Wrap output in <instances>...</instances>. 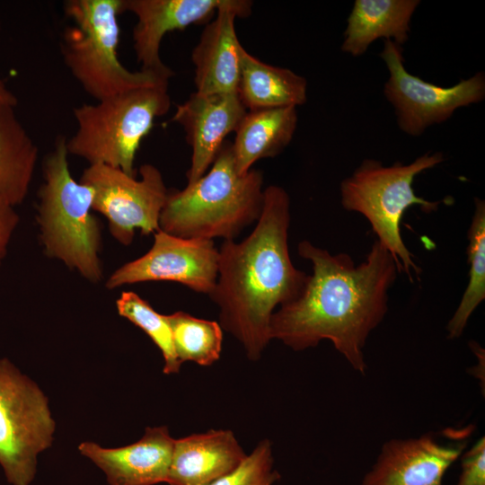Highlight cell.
Segmentation results:
<instances>
[{
	"label": "cell",
	"mask_w": 485,
	"mask_h": 485,
	"mask_svg": "<svg viewBox=\"0 0 485 485\" xmlns=\"http://www.w3.org/2000/svg\"><path fill=\"white\" fill-rule=\"evenodd\" d=\"M297 251L311 261L313 273L301 294L273 313L270 340L295 351L328 340L356 371L365 374L363 348L388 311V294L399 267L378 240L358 265L347 253L332 254L305 240Z\"/></svg>",
	"instance_id": "obj_1"
},
{
	"label": "cell",
	"mask_w": 485,
	"mask_h": 485,
	"mask_svg": "<svg viewBox=\"0 0 485 485\" xmlns=\"http://www.w3.org/2000/svg\"><path fill=\"white\" fill-rule=\"evenodd\" d=\"M290 198L280 186L264 189L260 215L241 242L224 241L218 271L208 295L219 308V324L258 360L269 342L270 318L278 306L295 300L308 275L290 258Z\"/></svg>",
	"instance_id": "obj_2"
},
{
	"label": "cell",
	"mask_w": 485,
	"mask_h": 485,
	"mask_svg": "<svg viewBox=\"0 0 485 485\" xmlns=\"http://www.w3.org/2000/svg\"><path fill=\"white\" fill-rule=\"evenodd\" d=\"M263 174L239 175L225 141L208 171L181 190H169L160 230L186 239L234 240L256 222L263 205Z\"/></svg>",
	"instance_id": "obj_3"
},
{
	"label": "cell",
	"mask_w": 485,
	"mask_h": 485,
	"mask_svg": "<svg viewBox=\"0 0 485 485\" xmlns=\"http://www.w3.org/2000/svg\"><path fill=\"white\" fill-rule=\"evenodd\" d=\"M66 141L57 138L43 161L44 181L38 191L40 239L48 257L98 283L102 278L101 235L92 214L94 190L73 178Z\"/></svg>",
	"instance_id": "obj_4"
},
{
	"label": "cell",
	"mask_w": 485,
	"mask_h": 485,
	"mask_svg": "<svg viewBox=\"0 0 485 485\" xmlns=\"http://www.w3.org/2000/svg\"><path fill=\"white\" fill-rule=\"evenodd\" d=\"M168 85L140 86L75 108L77 128L66 141L68 154L137 176L134 163L141 141L170 109Z\"/></svg>",
	"instance_id": "obj_5"
},
{
	"label": "cell",
	"mask_w": 485,
	"mask_h": 485,
	"mask_svg": "<svg viewBox=\"0 0 485 485\" xmlns=\"http://www.w3.org/2000/svg\"><path fill=\"white\" fill-rule=\"evenodd\" d=\"M122 0H69L65 13L73 24L64 32L61 52L85 93L101 101L145 85L169 83L172 76L129 71L118 54Z\"/></svg>",
	"instance_id": "obj_6"
},
{
	"label": "cell",
	"mask_w": 485,
	"mask_h": 485,
	"mask_svg": "<svg viewBox=\"0 0 485 485\" xmlns=\"http://www.w3.org/2000/svg\"><path fill=\"white\" fill-rule=\"evenodd\" d=\"M442 153H426L413 162H396L384 166L382 162L366 159L340 183L344 209L363 215L370 223L377 239L391 253L400 272L413 282L420 273L413 255L401 234V220L407 208L419 206L426 213L437 210L442 201H429L416 195L415 177L444 161Z\"/></svg>",
	"instance_id": "obj_7"
},
{
	"label": "cell",
	"mask_w": 485,
	"mask_h": 485,
	"mask_svg": "<svg viewBox=\"0 0 485 485\" xmlns=\"http://www.w3.org/2000/svg\"><path fill=\"white\" fill-rule=\"evenodd\" d=\"M47 396L7 358H0V465L12 485H30L37 457L53 442Z\"/></svg>",
	"instance_id": "obj_8"
},
{
	"label": "cell",
	"mask_w": 485,
	"mask_h": 485,
	"mask_svg": "<svg viewBox=\"0 0 485 485\" xmlns=\"http://www.w3.org/2000/svg\"><path fill=\"white\" fill-rule=\"evenodd\" d=\"M139 173L137 180L120 169L92 164L79 180L94 190L93 210L107 218L110 234L123 245L133 242L137 229L143 235L160 230V216L169 194L154 165L143 164Z\"/></svg>",
	"instance_id": "obj_9"
},
{
	"label": "cell",
	"mask_w": 485,
	"mask_h": 485,
	"mask_svg": "<svg viewBox=\"0 0 485 485\" xmlns=\"http://www.w3.org/2000/svg\"><path fill=\"white\" fill-rule=\"evenodd\" d=\"M380 57L389 72L384 95L394 109L400 129L407 135L420 136L428 127L449 119L457 109L485 97L483 72L442 87L410 74L404 66L402 47L391 40H384Z\"/></svg>",
	"instance_id": "obj_10"
},
{
	"label": "cell",
	"mask_w": 485,
	"mask_h": 485,
	"mask_svg": "<svg viewBox=\"0 0 485 485\" xmlns=\"http://www.w3.org/2000/svg\"><path fill=\"white\" fill-rule=\"evenodd\" d=\"M218 271V249L213 240L186 239L162 230L141 257L123 264L108 278L106 287L146 281H172L196 293L210 295Z\"/></svg>",
	"instance_id": "obj_11"
},
{
	"label": "cell",
	"mask_w": 485,
	"mask_h": 485,
	"mask_svg": "<svg viewBox=\"0 0 485 485\" xmlns=\"http://www.w3.org/2000/svg\"><path fill=\"white\" fill-rule=\"evenodd\" d=\"M458 432L448 442L429 433L418 438L392 439L384 445L361 485H443V476L461 455L466 441ZM456 432V431H455Z\"/></svg>",
	"instance_id": "obj_12"
},
{
	"label": "cell",
	"mask_w": 485,
	"mask_h": 485,
	"mask_svg": "<svg viewBox=\"0 0 485 485\" xmlns=\"http://www.w3.org/2000/svg\"><path fill=\"white\" fill-rule=\"evenodd\" d=\"M246 112L237 93L195 92L176 106L172 121L181 126L192 151L187 184L194 183L208 171L225 137L235 132Z\"/></svg>",
	"instance_id": "obj_13"
},
{
	"label": "cell",
	"mask_w": 485,
	"mask_h": 485,
	"mask_svg": "<svg viewBox=\"0 0 485 485\" xmlns=\"http://www.w3.org/2000/svg\"><path fill=\"white\" fill-rule=\"evenodd\" d=\"M251 7V1L229 0L204 28L191 53L197 93H237L243 47L237 37L234 22L236 18L249 17Z\"/></svg>",
	"instance_id": "obj_14"
},
{
	"label": "cell",
	"mask_w": 485,
	"mask_h": 485,
	"mask_svg": "<svg viewBox=\"0 0 485 485\" xmlns=\"http://www.w3.org/2000/svg\"><path fill=\"white\" fill-rule=\"evenodd\" d=\"M229 0H122L121 12L137 17L133 47L141 70L172 76L160 57L163 37L192 24L208 22Z\"/></svg>",
	"instance_id": "obj_15"
},
{
	"label": "cell",
	"mask_w": 485,
	"mask_h": 485,
	"mask_svg": "<svg viewBox=\"0 0 485 485\" xmlns=\"http://www.w3.org/2000/svg\"><path fill=\"white\" fill-rule=\"evenodd\" d=\"M174 440L162 426L147 428L141 439L126 446L83 442L78 450L106 474L110 485H154L166 481Z\"/></svg>",
	"instance_id": "obj_16"
},
{
	"label": "cell",
	"mask_w": 485,
	"mask_h": 485,
	"mask_svg": "<svg viewBox=\"0 0 485 485\" xmlns=\"http://www.w3.org/2000/svg\"><path fill=\"white\" fill-rule=\"evenodd\" d=\"M231 430H208L174 440L166 478L169 485H209L246 458Z\"/></svg>",
	"instance_id": "obj_17"
},
{
	"label": "cell",
	"mask_w": 485,
	"mask_h": 485,
	"mask_svg": "<svg viewBox=\"0 0 485 485\" xmlns=\"http://www.w3.org/2000/svg\"><path fill=\"white\" fill-rule=\"evenodd\" d=\"M419 3V0H356L348 17L341 49L359 57L380 38L402 46L409 40L411 17Z\"/></svg>",
	"instance_id": "obj_18"
},
{
	"label": "cell",
	"mask_w": 485,
	"mask_h": 485,
	"mask_svg": "<svg viewBox=\"0 0 485 485\" xmlns=\"http://www.w3.org/2000/svg\"><path fill=\"white\" fill-rule=\"evenodd\" d=\"M297 119L295 107L247 110L232 143L237 173L242 175L257 161L279 154L292 141Z\"/></svg>",
	"instance_id": "obj_19"
},
{
	"label": "cell",
	"mask_w": 485,
	"mask_h": 485,
	"mask_svg": "<svg viewBox=\"0 0 485 485\" xmlns=\"http://www.w3.org/2000/svg\"><path fill=\"white\" fill-rule=\"evenodd\" d=\"M237 93L247 110L296 108L307 101V82L288 68L262 62L243 48Z\"/></svg>",
	"instance_id": "obj_20"
},
{
	"label": "cell",
	"mask_w": 485,
	"mask_h": 485,
	"mask_svg": "<svg viewBox=\"0 0 485 485\" xmlns=\"http://www.w3.org/2000/svg\"><path fill=\"white\" fill-rule=\"evenodd\" d=\"M39 149L14 108L0 109V199L13 207L26 198Z\"/></svg>",
	"instance_id": "obj_21"
},
{
	"label": "cell",
	"mask_w": 485,
	"mask_h": 485,
	"mask_svg": "<svg viewBox=\"0 0 485 485\" xmlns=\"http://www.w3.org/2000/svg\"><path fill=\"white\" fill-rule=\"evenodd\" d=\"M474 212L467 232L469 279L461 302L446 325L449 339L460 337L467 322L485 299V203L474 198Z\"/></svg>",
	"instance_id": "obj_22"
},
{
	"label": "cell",
	"mask_w": 485,
	"mask_h": 485,
	"mask_svg": "<svg viewBox=\"0 0 485 485\" xmlns=\"http://www.w3.org/2000/svg\"><path fill=\"white\" fill-rule=\"evenodd\" d=\"M179 361H192L208 366L219 359L223 329L219 322L197 318L178 311L166 315Z\"/></svg>",
	"instance_id": "obj_23"
},
{
	"label": "cell",
	"mask_w": 485,
	"mask_h": 485,
	"mask_svg": "<svg viewBox=\"0 0 485 485\" xmlns=\"http://www.w3.org/2000/svg\"><path fill=\"white\" fill-rule=\"evenodd\" d=\"M118 313L144 331L162 352L163 373L177 374L179 361L166 315L157 313L151 304L133 291H125L116 301Z\"/></svg>",
	"instance_id": "obj_24"
},
{
	"label": "cell",
	"mask_w": 485,
	"mask_h": 485,
	"mask_svg": "<svg viewBox=\"0 0 485 485\" xmlns=\"http://www.w3.org/2000/svg\"><path fill=\"white\" fill-rule=\"evenodd\" d=\"M271 443L261 440L232 472L209 485H273L279 480V473L273 469Z\"/></svg>",
	"instance_id": "obj_25"
},
{
	"label": "cell",
	"mask_w": 485,
	"mask_h": 485,
	"mask_svg": "<svg viewBox=\"0 0 485 485\" xmlns=\"http://www.w3.org/2000/svg\"><path fill=\"white\" fill-rule=\"evenodd\" d=\"M456 485H485V439L480 438L462 457Z\"/></svg>",
	"instance_id": "obj_26"
},
{
	"label": "cell",
	"mask_w": 485,
	"mask_h": 485,
	"mask_svg": "<svg viewBox=\"0 0 485 485\" xmlns=\"http://www.w3.org/2000/svg\"><path fill=\"white\" fill-rule=\"evenodd\" d=\"M20 221L14 207L0 199V266L6 256L8 245Z\"/></svg>",
	"instance_id": "obj_27"
},
{
	"label": "cell",
	"mask_w": 485,
	"mask_h": 485,
	"mask_svg": "<svg viewBox=\"0 0 485 485\" xmlns=\"http://www.w3.org/2000/svg\"><path fill=\"white\" fill-rule=\"evenodd\" d=\"M18 103L16 96L6 86L5 83L0 78V109L15 108Z\"/></svg>",
	"instance_id": "obj_28"
}]
</instances>
